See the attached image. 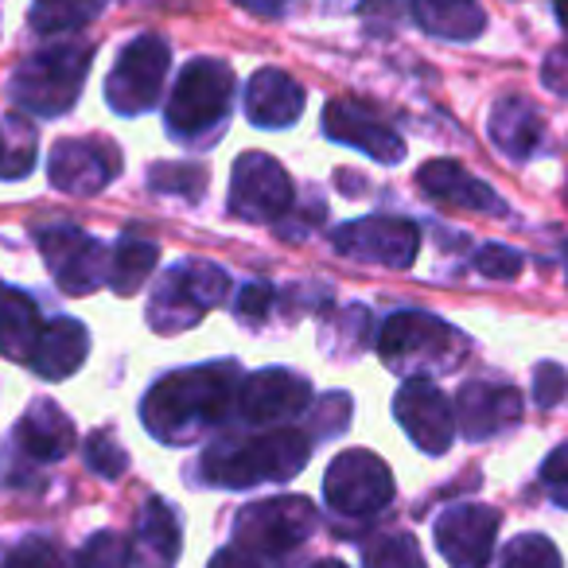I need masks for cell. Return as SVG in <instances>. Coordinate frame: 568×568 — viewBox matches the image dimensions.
<instances>
[{
	"label": "cell",
	"instance_id": "1",
	"mask_svg": "<svg viewBox=\"0 0 568 568\" xmlns=\"http://www.w3.org/2000/svg\"><path fill=\"white\" fill-rule=\"evenodd\" d=\"M237 386L242 374L234 363H206L187 366V371H172L141 402V420L160 444H195L211 428H219L230 417L237 402Z\"/></svg>",
	"mask_w": 568,
	"mask_h": 568
},
{
	"label": "cell",
	"instance_id": "2",
	"mask_svg": "<svg viewBox=\"0 0 568 568\" xmlns=\"http://www.w3.org/2000/svg\"><path fill=\"white\" fill-rule=\"evenodd\" d=\"M312 459V436L304 428H261V433H234L214 440L199 459V475L214 487L245 490L261 483H288Z\"/></svg>",
	"mask_w": 568,
	"mask_h": 568
},
{
	"label": "cell",
	"instance_id": "3",
	"mask_svg": "<svg viewBox=\"0 0 568 568\" xmlns=\"http://www.w3.org/2000/svg\"><path fill=\"white\" fill-rule=\"evenodd\" d=\"M234 67L226 59H191L180 71V79H175L172 94H168V136L180 144H191V149L222 136L230 102H234Z\"/></svg>",
	"mask_w": 568,
	"mask_h": 568
},
{
	"label": "cell",
	"instance_id": "4",
	"mask_svg": "<svg viewBox=\"0 0 568 568\" xmlns=\"http://www.w3.org/2000/svg\"><path fill=\"white\" fill-rule=\"evenodd\" d=\"M378 358L394 374L409 378H433V374L456 371L467 358V335L444 324L440 316L420 308H402L382 324Z\"/></svg>",
	"mask_w": 568,
	"mask_h": 568
},
{
	"label": "cell",
	"instance_id": "5",
	"mask_svg": "<svg viewBox=\"0 0 568 568\" xmlns=\"http://www.w3.org/2000/svg\"><path fill=\"white\" fill-rule=\"evenodd\" d=\"M90 63H94V48H87V43H59V48L36 51L12 71V105L20 113H28V118L71 113L82 94V82L90 74Z\"/></svg>",
	"mask_w": 568,
	"mask_h": 568
},
{
	"label": "cell",
	"instance_id": "6",
	"mask_svg": "<svg viewBox=\"0 0 568 568\" xmlns=\"http://www.w3.org/2000/svg\"><path fill=\"white\" fill-rule=\"evenodd\" d=\"M230 293V276L222 265L211 261H180L172 265L152 288V304H149V324L160 335H175V332H191L199 320L211 308H219Z\"/></svg>",
	"mask_w": 568,
	"mask_h": 568
},
{
	"label": "cell",
	"instance_id": "7",
	"mask_svg": "<svg viewBox=\"0 0 568 568\" xmlns=\"http://www.w3.org/2000/svg\"><path fill=\"white\" fill-rule=\"evenodd\" d=\"M316 506L301 495H281L265 498V503H250L234 521V545L257 557L261 565H276L293 557L312 534H316Z\"/></svg>",
	"mask_w": 568,
	"mask_h": 568
},
{
	"label": "cell",
	"instance_id": "8",
	"mask_svg": "<svg viewBox=\"0 0 568 568\" xmlns=\"http://www.w3.org/2000/svg\"><path fill=\"white\" fill-rule=\"evenodd\" d=\"M168 67H172V48L164 36L141 32L118 51L110 79H105V102L121 118H141L160 102Z\"/></svg>",
	"mask_w": 568,
	"mask_h": 568
},
{
	"label": "cell",
	"instance_id": "9",
	"mask_svg": "<svg viewBox=\"0 0 568 568\" xmlns=\"http://www.w3.org/2000/svg\"><path fill=\"white\" fill-rule=\"evenodd\" d=\"M324 498L335 518L371 521L394 503V471L386 459L366 448L339 452L324 475Z\"/></svg>",
	"mask_w": 568,
	"mask_h": 568
},
{
	"label": "cell",
	"instance_id": "10",
	"mask_svg": "<svg viewBox=\"0 0 568 568\" xmlns=\"http://www.w3.org/2000/svg\"><path fill=\"white\" fill-rule=\"evenodd\" d=\"M36 237H40V253L51 276L67 296H90L110 281L113 253L94 234L79 226H48Z\"/></svg>",
	"mask_w": 568,
	"mask_h": 568
},
{
	"label": "cell",
	"instance_id": "11",
	"mask_svg": "<svg viewBox=\"0 0 568 568\" xmlns=\"http://www.w3.org/2000/svg\"><path fill=\"white\" fill-rule=\"evenodd\" d=\"M296 203V187L268 152H245L230 172V214L242 222H281Z\"/></svg>",
	"mask_w": 568,
	"mask_h": 568
},
{
	"label": "cell",
	"instance_id": "12",
	"mask_svg": "<svg viewBox=\"0 0 568 568\" xmlns=\"http://www.w3.org/2000/svg\"><path fill=\"white\" fill-rule=\"evenodd\" d=\"M312 382L301 378L288 366H268V371L245 374L237 386L234 413L250 428H284L293 417L308 413Z\"/></svg>",
	"mask_w": 568,
	"mask_h": 568
},
{
	"label": "cell",
	"instance_id": "13",
	"mask_svg": "<svg viewBox=\"0 0 568 568\" xmlns=\"http://www.w3.org/2000/svg\"><path fill=\"white\" fill-rule=\"evenodd\" d=\"M335 253L363 265L382 268H409L420 250V230L409 219H394V214H371V219L343 222L332 234Z\"/></svg>",
	"mask_w": 568,
	"mask_h": 568
},
{
	"label": "cell",
	"instance_id": "14",
	"mask_svg": "<svg viewBox=\"0 0 568 568\" xmlns=\"http://www.w3.org/2000/svg\"><path fill=\"white\" fill-rule=\"evenodd\" d=\"M503 526V514L483 503H459L436 518L433 537L440 557L452 568H487L495 557V537Z\"/></svg>",
	"mask_w": 568,
	"mask_h": 568
},
{
	"label": "cell",
	"instance_id": "15",
	"mask_svg": "<svg viewBox=\"0 0 568 568\" xmlns=\"http://www.w3.org/2000/svg\"><path fill=\"white\" fill-rule=\"evenodd\" d=\"M394 417L425 456H444L456 440V409L433 378H409L394 397Z\"/></svg>",
	"mask_w": 568,
	"mask_h": 568
},
{
	"label": "cell",
	"instance_id": "16",
	"mask_svg": "<svg viewBox=\"0 0 568 568\" xmlns=\"http://www.w3.org/2000/svg\"><path fill=\"white\" fill-rule=\"evenodd\" d=\"M51 187L67 195H98L121 175V152L105 136H67L51 149Z\"/></svg>",
	"mask_w": 568,
	"mask_h": 568
},
{
	"label": "cell",
	"instance_id": "17",
	"mask_svg": "<svg viewBox=\"0 0 568 568\" xmlns=\"http://www.w3.org/2000/svg\"><path fill=\"white\" fill-rule=\"evenodd\" d=\"M74 440H79V436H74V420L67 417L55 402L40 397V402L28 405V413L17 420V433H12V444L4 456L28 467H48L71 456Z\"/></svg>",
	"mask_w": 568,
	"mask_h": 568
},
{
	"label": "cell",
	"instance_id": "18",
	"mask_svg": "<svg viewBox=\"0 0 568 568\" xmlns=\"http://www.w3.org/2000/svg\"><path fill=\"white\" fill-rule=\"evenodd\" d=\"M456 428L467 440H490L521 420V394L503 382H464L456 394Z\"/></svg>",
	"mask_w": 568,
	"mask_h": 568
},
{
	"label": "cell",
	"instance_id": "19",
	"mask_svg": "<svg viewBox=\"0 0 568 568\" xmlns=\"http://www.w3.org/2000/svg\"><path fill=\"white\" fill-rule=\"evenodd\" d=\"M324 133L335 144H347V149L366 152L378 164H402L405 160V141L386 125V121L374 118L366 105H358L355 98H335L324 110Z\"/></svg>",
	"mask_w": 568,
	"mask_h": 568
},
{
	"label": "cell",
	"instance_id": "20",
	"mask_svg": "<svg viewBox=\"0 0 568 568\" xmlns=\"http://www.w3.org/2000/svg\"><path fill=\"white\" fill-rule=\"evenodd\" d=\"M245 118L257 129H288L301 121L304 113V87L281 67H261L250 82H245Z\"/></svg>",
	"mask_w": 568,
	"mask_h": 568
},
{
	"label": "cell",
	"instance_id": "21",
	"mask_svg": "<svg viewBox=\"0 0 568 568\" xmlns=\"http://www.w3.org/2000/svg\"><path fill=\"white\" fill-rule=\"evenodd\" d=\"M133 568H175L183 552V526L172 503L152 495L133 526Z\"/></svg>",
	"mask_w": 568,
	"mask_h": 568
},
{
	"label": "cell",
	"instance_id": "22",
	"mask_svg": "<svg viewBox=\"0 0 568 568\" xmlns=\"http://www.w3.org/2000/svg\"><path fill=\"white\" fill-rule=\"evenodd\" d=\"M417 183L428 199L456 211H479V214H506V203L487 187L483 180H475L467 168H459L456 160H428L417 172Z\"/></svg>",
	"mask_w": 568,
	"mask_h": 568
},
{
	"label": "cell",
	"instance_id": "23",
	"mask_svg": "<svg viewBox=\"0 0 568 568\" xmlns=\"http://www.w3.org/2000/svg\"><path fill=\"white\" fill-rule=\"evenodd\" d=\"M90 355V332L71 316H55L43 324L40 339H36V351L28 358L40 378L59 382V378H71Z\"/></svg>",
	"mask_w": 568,
	"mask_h": 568
},
{
	"label": "cell",
	"instance_id": "24",
	"mask_svg": "<svg viewBox=\"0 0 568 568\" xmlns=\"http://www.w3.org/2000/svg\"><path fill=\"white\" fill-rule=\"evenodd\" d=\"M490 141L510 160H529L545 141V121L526 98H503L490 110Z\"/></svg>",
	"mask_w": 568,
	"mask_h": 568
},
{
	"label": "cell",
	"instance_id": "25",
	"mask_svg": "<svg viewBox=\"0 0 568 568\" xmlns=\"http://www.w3.org/2000/svg\"><path fill=\"white\" fill-rule=\"evenodd\" d=\"M409 12L420 32L448 43H471L487 28V12L479 9V0H409Z\"/></svg>",
	"mask_w": 568,
	"mask_h": 568
},
{
	"label": "cell",
	"instance_id": "26",
	"mask_svg": "<svg viewBox=\"0 0 568 568\" xmlns=\"http://www.w3.org/2000/svg\"><path fill=\"white\" fill-rule=\"evenodd\" d=\"M43 324L36 301L12 284H0V355L12 358V363H28L40 339Z\"/></svg>",
	"mask_w": 568,
	"mask_h": 568
},
{
	"label": "cell",
	"instance_id": "27",
	"mask_svg": "<svg viewBox=\"0 0 568 568\" xmlns=\"http://www.w3.org/2000/svg\"><path fill=\"white\" fill-rule=\"evenodd\" d=\"M105 9V0H32L28 24L40 36H67L87 28Z\"/></svg>",
	"mask_w": 568,
	"mask_h": 568
},
{
	"label": "cell",
	"instance_id": "28",
	"mask_svg": "<svg viewBox=\"0 0 568 568\" xmlns=\"http://www.w3.org/2000/svg\"><path fill=\"white\" fill-rule=\"evenodd\" d=\"M160 257V245L152 237H121L118 250H113V273L110 284L118 296H133L141 293V284L152 276Z\"/></svg>",
	"mask_w": 568,
	"mask_h": 568
},
{
	"label": "cell",
	"instance_id": "29",
	"mask_svg": "<svg viewBox=\"0 0 568 568\" xmlns=\"http://www.w3.org/2000/svg\"><path fill=\"white\" fill-rule=\"evenodd\" d=\"M363 568H428L413 534H382L363 549Z\"/></svg>",
	"mask_w": 568,
	"mask_h": 568
},
{
	"label": "cell",
	"instance_id": "30",
	"mask_svg": "<svg viewBox=\"0 0 568 568\" xmlns=\"http://www.w3.org/2000/svg\"><path fill=\"white\" fill-rule=\"evenodd\" d=\"M4 568H79V557L63 549L59 541L43 534H32L24 541H17V549L9 552Z\"/></svg>",
	"mask_w": 568,
	"mask_h": 568
},
{
	"label": "cell",
	"instance_id": "31",
	"mask_svg": "<svg viewBox=\"0 0 568 568\" xmlns=\"http://www.w3.org/2000/svg\"><path fill=\"white\" fill-rule=\"evenodd\" d=\"M503 568H565V560L545 534H518L503 549Z\"/></svg>",
	"mask_w": 568,
	"mask_h": 568
},
{
	"label": "cell",
	"instance_id": "32",
	"mask_svg": "<svg viewBox=\"0 0 568 568\" xmlns=\"http://www.w3.org/2000/svg\"><path fill=\"white\" fill-rule=\"evenodd\" d=\"M149 187L160 191V195H183V199H199L206 187V172L199 164H156L149 172Z\"/></svg>",
	"mask_w": 568,
	"mask_h": 568
},
{
	"label": "cell",
	"instance_id": "33",
	"mask_svg": "<svg viewBox=\"0 0 568 568\" xmlns=\"http://www.w3.org/2000/svg\"><path fill=\"white\" fill-rule=\"evenodd\" d=\"M133 565V545L113 529H98L79 552V568H129Z\"/></svg>",
	"mask_w": 568,
	"mask_h": 568
},
{
	"label": "cell",
	"instance_id": "34",
	"mask_svg": "<svg viewBox=\"0 0 568 568\" xmlns=\"http://www.w3.org/2000/svg\"><path fill=\"white\" fill-rule=\"evenodd\" d=\"M82 456H87V467L98 475V479H121V475L129 471V452L121 448L110 433H90Z\"/></svg>",
	"mask_w": 568,
	"mask_h": 568
},
{
	"label": "cell",
	"instance_id": "35",
	"mask_svg": "<svg viewBox=\"0 0 568 568\" xmlns=\"http://www.w3.org/2000/svg\"><path fill=\"white\" fill-rule=\"evenodd\" d=\"M521 265H526V257L503 242H487L475 253V268H479L483 276H490V281H514V276L521 273Z\"/></svg>",
	"mask_w": 568,
	"mask_h": 568
},
{
	"label": "cell",
	"instance_id": "36",
	"mask_svg": "<svg viewBox=\"0 0 568 568\" xmlns=\"http://www.w3.org/2000/svg\"><path fill=\"white\" fill-rule=\"evenodd\" d=\"M316 420V436H335L351 425V394H327L312 413Z\"/></svg>",
	"mask_w": 568,
	"mask_h": 568
},
{
	"label": "cell",
	"instance_id": "37",
	"mask_svg": "<svg viewBox=\"0 0 568 568\" xmlns=\"http://www.w3.org/2000/svg\"><path fill=\"white\" fill-rule=\"evenodd\" d=\"M541 483L549 487V498L557 506H565L568 510V444H560V448H552L549 456H545L541 464Z\"/></svg>",
	"mask_w": 568,
	"mask_h": 568
},
{
	"label": "cell",
	"instance_id": "38",
	"mask_svg": "<svg viewBox=\"0 0 568 568\" xmlns=\"http://www.w3.org/2000/svg\"><path fill=\"white\" fill-rule=\"evenodd\" d=\"M568 389V378L565 371H560L557 363H541L534 374V402L541 405V409H552V405H560V397H565Z\"/></svg>",
	"mask_w": 568,
	"mask_h": 568
},
{
	"label": "cell",
	"instance_id": "39",
	"mask_svg": "<svg viewBox=\"0 0 568 568\" xmlns=\"http://www.w3.org/2000/svg\"><path fill=\"white\" fill-rule=\"evenodd\" d=\"M276 293L268 288V284L253 281L245 284L242 293H237V320H250V324H261V320L268 316V308H273Z\"/></svg>",
	"mask_w": 568,
	"mask_h": 568
},
{
	"label": "cell",
	"instance_id": "40",
	"mask_svg": "<svg viewBox=\"0 0 568 568\" xmlns=\"http://www.w3.org/2000/svg\"><path fill=\"white\" fill-rule=\"evenodd\" d=\"M541 79H545V87H549L552 94L568 98V51H552V55L545 59Z\"/></svg>",
	"mask_w": 568,
	"mask_h": 568
},
{
	"label": "cell",
	"instance_id": "41",
	"mask_svg": "<svg viewBox=\"0 0 568 568\" xmlns=\"http://www.w3.org/2000/svg\"><path fill=\"white\" fill-rule=\"evenodd\" d=\"M397 12H402L397 0H363V17L371 20V28H378V32H386V28L394 24Z\"/></svg>",
	"mask_w": 568,
	"mask_h": 568
},
{
	"label": "cell",
	"instance_id": "42",
	"mask_svg": "<svg viewBox=\"0 0 568 568\" xmlns=\"http://www.w3.org/2000/svg\"><path fill=\"white\" fill-rule=\"evenodd\" d=\"M206 568H265V565H261L257 557H250V552L237 549V545L230 541V545H222V549L214 552L211 565H206Z\"/></svg>",
	"mask_w": 568,
	"mask_h": 568
},
{
	"label": "cell",
	"instance_id": "43",
	"mask_svg": "<svg viewBox=\"0 0 568 568\" xmlns=\"http://www.w3.org/2000/svg\"><path fill=\"white\" fill-rule=\"evenodd\" d=\"M234 4L245 12H253V17H261V20H276V17L288 12V0H234Z\"/></svg>",
	"mask_w": 568,
	"mask_h": 568
},
{
	"label": "cell",
	"instance_id": "44",
	"mask_svg": "<svg viewBox=\"0 0 568 568\" xmlns=\"http://www.w3.org/2000/svg\"><path fill=\"white\" fill-rule=\"evenodd\" d=\"M0 180H17V164H12L9 129H4V125H0Z\"/></svg>",
	"mask_w": 568,
	"mask_h": 568
},
{
	"label": "cell",
	"instance_id": "45",
	"mask_svg": "<svg viewBox=\"0 0 568 568\" xmlns=\"http://www.w3.org/2000/svg\"><path fill=\"white\" fill-rule=\"evenodd\" d=\"M320 12H351V9H363V0H312Z\"/></svg>",
	"mask_w": 568,
	"mask_h": 568
},
{
	"label": "cell",
	"instance_id": "46",
	"mask_svg": "<svg viewBox=\"0 0 568 568\" xmlns=\"http://www.w3.org/2000/svg\"><path fill=\"white\" fill-rule=\"evenodd\" d=\"M552 12H557L560 28H565V32H568V0H552Z\"/></svg>",
	"mask_w": 568,
	"mask_h": 568
},
{
	"label": "cell",
	"instance_id": "47",
	"mask_svg": "<svg viewBox=\"0 0 568 568\" xmlns=\"http://www.w3.org/2000/svg\"><path fill=\"white\" fill-rule=\"evenodd\" d=\"M308 568H347L339 557H324V560H316V565H308Z\"/></svg>",
	"mask_w": 568,
	"mask_h": 568
}]
</instances>
